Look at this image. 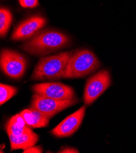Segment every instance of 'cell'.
Returning <instances> with one entry per match:
<instances>
[{
	"label": "cell",
	"mask_w": 136,
	"mask_h": 153,
	"mask_svg": "<svg viewBox=\"0 0 136 153\" xmlns=\"http://www.w3.org/2000/svg\"><path fill=\"white\" fill-rule=\"evenodd\" d=\"M69 40L64 34L56 30H46L27 41L22 48L32 55L44 56L65 47Z\"/></svg>",
	"instance_id": "1"
},
{
	"label": "cell",
	"mask_w": 136,
	"mask_h": 153,
	"mask_svg": "<svg viewBox=\"0 0 136 153\" xmlns=\"http://www.w3.org/2000/svg\"><path fill=\"white\" fill-rule=\"evenodd\" d=\"M72 51H65L40 59L31 79L36 81H54L63 78L65 68Z\"/></svg>",
	"instance_id": "2"
},
{
	"label": "cell",
	"mask_w": 136,
	"mask_h": 153,
	"mask_svg": "<svg viewBox=\"0 0 136 153\" xmlns=\"http://www.w3.org/2000/svg\"><path fill=\"white\" fill-rule=\"evenodd\" d=\"M96 56L88 50L73 53L66 65L63 78H81L92 74L100 67Z\"/></svg>",
	"instance_id": "3"
},
{
	"label": "cell",
	"mask_w": 136,
	"mask_h": 153,
	"mask_svg": "<svg viewBox=\"0 0 136 153\" xmlns=\"http://www.w3.org/2000/svg\"><path fill=\"white\" fill-rule=\"evenodd\" d=\"M111 84L109 71L103 70L89 78L86 82L84 92L85 105H90L106 90Z\"/></svg>",
	"instance_id": "4"
},
{
	"label": "cell",
	"mask_w": 136,
	"mask_h": 153,
	"mask_svg": "<svg viewBox=\"0 0 136 153\" xmlns=\"http://www.w3.org/2000/svg\"><path fill=\"white\" fill-rule=\"evenodd\" d=\"M0 64L3 71L13 79L20 78L27 65L25 58L21 54L7 49L1 51Z\"/></svg>",
	"instance_id": "5"
},
{
	"label": "cell",
	"mask_w": 136,
	"mask_h": 153,
	"mask_svg": "<svg viewBox=\"0 0 136 153\" xmlns=\"http://www.w3.org/2000/svg\"><path fill=\"white\" fill-rule=\"evenodd\" d=\"M78 101L77 98L72 100H56L34 94L33 96L31 108L51 118L60 111L74 105Z\"/></svg>",
	"instance_id": "6"
},
{
	"label": "cell",
	"mask_w": 136,
	"mask_h": 153,
	"mask_svg": "<svg viewBox=\"0 0 136 153\" xmlns=\"http://www.w3.org/2000/svg\"><path fill=\"white\" fill-rule=\"evenodd\" d=\"M35 94L56 100H66L75 98L73 89L63 83L45 82L33 86Z\"/></svg>",
	"instance_id": "7"
},
{
	"label": "cell",
	"mask_w": 136,
	"mask_h": 153,
	"mask_svg": "<svg viewBox=\"0 0 136 153\" xmlns=\"http://www.w3.org/2000/svg\"><path fill=\"white\" fill-rule=\"evenodd\" d=\"M85 110V105H83L77 111L66 117L51 131L53 135L57 137H67L73 135L81 126Z\"/></svg>",
	"instance_id": "8"
},
{
	"label": "cell",
	"mask_w": 136,
	"mask_h": 153,
	"mask_svg": "<svg viewBox=\"0 0 136 153\" xmlns=\"http://www.w3.org/2000/svg\"><path fill=\"white\" fill-rule=\"evenodd\" d=\"M47 20L40 16L31 17L21 23L11 36L13 40H23L33 37L46 25Z\"/></svg>",
	"instance_id": "9"
},
{
	"label": "cell",
	"mask_w": 136,
	"mask_h": 153,
	"mask_svg": "<svg viewBox=\"0 0 136 153\" xmlns=\"http://www.w3.org/2000/svg\"><path fill=\"white\" fill-rule=\"evenodd\" d=\"M11 150L26 149L34 146L39 141V135L29 128L26 131L20 135H9Z\"/></svg>",
	"instance_id": "10"
},
{
	"label": "cell",
	"mask_w": 136,
	"mask_h": 153,
	"mask_svg": "<svg viewBox=\"0 0 136 153\" xmlns=\"http://www.w3.org/2000/svg\"><path fill=\"white\" fill-rule=\"evenodd\" d=\"M20 114L24 118L27 126L31 128H45L48 125L50 118L40 111L31 108L23 111Z\"/></svg>",
	"instance_id": "11"
},
{
	"label": "cell",
	"mask_w": 136,
	"mask_h": 153,
	"mask_svg": "<svg viewBox=\"0 0 136 153\" xmlns=\"http://www.w3.org/2000/svg\"><path fill=\"white\" fill-rule=\"evenodd\" d=\"M29 128L22 115L17 114L12 117L7 122L6 131L7 135H20Z\"/></svg>",
	"instance_id": "12"
},
{
	"label": "cell",
	"mask_w": 136,
	"mask_h": 153,
	"mask_svg": "<svg viewBox=\"0 0 136 153\" xmlns=\"http://www.w3.org/2000/svg\"><path fill=\"white\" fill-rule=\"evenodd\" d=\"M12 22V15L10 11L5 8L0 9V35L5 37Z\"/></svg>",
	"instance_id": "13"
},
{
	"label": "cell",
	"mask_w": 136,
	"mask_h": 153,
	"mask_svg": "<svg viewBox=\"0 0 136 153\" xmlns=\"http://www.w3.org/2000/svg\"><path fill=\"white\" fill-rule=\"evenodd\" d=\"M17 92V88L9 85L0 84V104L3 105Z\"/></svg>",
	"instance_id": "14"
},
{
	"label": "cell",
	"mask_w": 136,
	"mask_h": 153,
	"mask_svg": "<svg viewBox=\"0 0 136 153\" xmlns=\"http://www.w3.org/2000/svg\"><path fill=\"white\" fill-rule=\"evenodd\" d=\"M19 3L24 8H34L39 5L38 0H19Z\"/></svg>",
	"instance_id": "15"
},
{
	"label": "cell",
	"mask_w": 136,
	"mask_h": 153,
	"mask_svg": "<svg viewBox=\"0 0 136 153\" xmlns=\"http://www.w3.org/2000/svg\"><path fill=\"white\" fill-rule=\"evenodd\" d=\"M43 152L42 148L40 146H31L23 150V153H41Z\"/></svg>",
	"instance_id": "16"
},
{
	"label": "cell",
	"mask_w": 136,
	"mask_h": 153,
	"mask_svg": "<svg viewBox=\"0 0 136 153\" xmlns=\"http://www.w3.org/2000/svg\"><path fill=\"white\" fill-rule=\"evenodd\" d=\"M58 152H60V153H78L80 152L78 149H75L74 148L66 147L65 148L62 149L61 150H60Z\"/></svg>",
	"instance_id": "17"
}]
</instances>
